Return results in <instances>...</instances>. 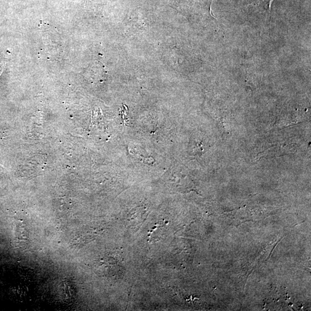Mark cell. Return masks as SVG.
Wrapping results in <instances>:
<instances>
[{
    "label": "cell",
    "mask_w": 311,
    "mask_h": 311,
    "mask_svg": "<svg viewBox=\"0 0 311 311\" xmlns=\"http://www.w3.org/2000/svg\"><path fill=\"white\" fill-rule=\"evenodd\" d=\"M264 7L267 9L269 14L270 21H271V5L273 4L274 0H259Z\"/></svg>",
    "instance_id": "obj_1"
}]
</instances>
